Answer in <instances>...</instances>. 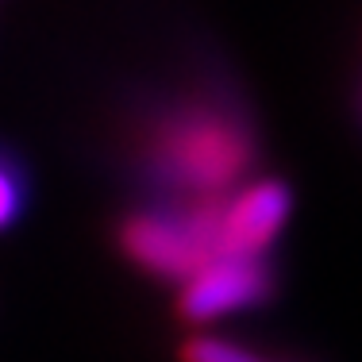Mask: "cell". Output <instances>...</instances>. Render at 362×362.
<instances>
[{
	"instance_id": "6da1fadb",
	"label": "cell",
	"mask_w": 362,
	"mask_h": 362,
	"mask_svg": "<svg viewBox=\"0 0 362 362\" xmlns=\"http://www.w3.org/2000/svg\"><path fill=\"white\" fill-rule=\"evenodd\" d=\"M220 209L216 201H201L181 216H132L124 223V251L158 278H181L220 255Z\"/></svg>"
},
{
	"instance_id": "5b68a950",
	"label": "cell",
	"mask_w": 362,
	"mask_h": 362,
	"mask_svg": "<svg viewBox=\"0 0 362 362\" xmlns=\"http://www.w3.org/2000/svg\"><path fill=\"white\" fill-rule=\"evenodd\" d=\"M181 362H262V358L239 347V343L216 339V335H197L181 347Z\"/></svg>"
},
{
	"instance_id": "8992f818",
	"label": "cell",
	"mask_w": 362,
	"mask_h": 362,
	"mask_svg": "<svg viewBox=\"0 0 362 362\" xmlns=\"http://www.w3.org/2000/svg\"><path fill=\"white\" fill-rule=\"evenodd\" d=\"M20 204H23L20 177L12 174V166H4V162H0V231L20 216Z\"/></svg>"
},
{
	"instance_id": "7a4b0ae2",
	"label": "cell",
	"mask_w": 362,
	"mask_h": 362,
	"mask_svg": "<svg viewBox=\"0 0 362 362\" xmlns=\"http://www.w3.org/2000/svg\"><path fill=\"white\" fill-rule=\"evenodd\" d=\"M162 158L181 185L220 189L251 162V143L220 116L177 119L162 139Z\"/></svg>"
},
{
	"instance_id": "277c9868",
	"label": "cell",
	"mask_w": 362,
	"mask_h": 362,
	"mask_svg": "<svg viewBox=\"0 0 362 362\" xmlns=\"http://www.w3.org/2000/svg\"><path fill=\"white\" fill-rule=\"evenodd\" d=\"M289 216V189L281 181H255L220 209V255L262 258Z\"/></svg>"
},
{
	"instance_id": "3957f363",
	"label": "cell",
	"mask_w": 362,
	"mask_h": 362,
	"mask_svg": "<svg viewBox=\"0 0 362 362\" xmlns=\"http://www.w3.org/2000/svg\"><path fill=\"white\" fill-rule=\"evenodd\" d=\"M266 297H270V266L262 258L212 255L185 278L177 308L189 324H209L239 308H251Z\"/></svg>"
}]
</instances>
